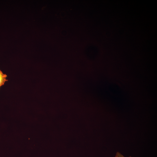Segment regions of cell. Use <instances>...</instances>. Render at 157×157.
<instances>
[{"label":"cell","instance_id":"6da1fadb","mask_svg":"<svg viewBox=\"0 0 157 157\" xmlns=\"http://www.w3.org/2000/svg\"><path fill=\"white\" fill-rule=\"evenodd\" d=\"M7 75L4 74L0 69V88L4 85L5 83L8 80L6 79Z\"/></svg>","mask_w":157,"mask_h":157},{"label":"cell","instance_id":"7a4b0ae2","mask_svg":"<svg viewBox=\"0 0 157 157\" xmlns=\"http://www.w3.org/2000/svg\"><path fill=\"white\" fill-rule=\"evenodd\" d=\"M115 157H124L123 155L121 154L119 152H117L116 154ZM129 157H131V156H130Z\"/></svg>","mask_w":157,"mask_h":157}]
</instances>
